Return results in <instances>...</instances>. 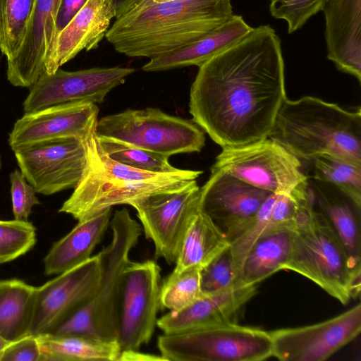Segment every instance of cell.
<instances>
[{
    "instance_id": "4",
    "label": "cell",
    "mask_w": 361,
    "mask_h": 361,
    "mask_svg": "<svg viewBox=\"0 0 361 361\" xmlns=\"http://www.w3.org/2000/svg\"><path fill=\"white\" fill-rule=\"evenodd\" d=\"M111 243L98 254L99 279L92 297L48 332L79 334L106 341H117L120 290L129 255L138 243L141 226L129 211L116 210L110 221Z\"/></svg>"
},
{
    "instance_id": "38",
    "label": "cell",
    "mask_w": 361,
    "mask_h": 361,
    "mask_svg": "<svg viewBox=\"0 0 361 361\" xmlns=\"http://www.w3.org/2000/svg\"><path fill=\"white\" fill-rule=\"evenodd\" d=\"M9 178L14 219L28 221L32 207L40 204L37 192L20 171L11 172Z\"/></svg>"
},
{
    "instance_id": "1",
    "label": "cell",
    "mask_w": 361,
    "mask_h": 361,
    "mask_svg": "<svg viewBox=\"0 0 361 361\" xmlns=\"http://www.w3.org/2000/svg\"><path fill=\"white\" fill-rule=\"evenodd\" d=\"M190 91L192 121L221 148L267 138L286 98L281 42L269 25L198 67Z\"/></svg>"
},
{
    "instance_id": "33",
    "label": "cell",
    "mask_w": 361,
    "mask_h": 361,
    "mask_svg": "<svg viewBox=\"0 0 361 361\" xmlns=\"http://www.w3.org/2000/svg\"><path fill=\"white\" fill-rule=\"evenodd\" d=\"M202 293L200 270L195 268L172 272L160 288V306L171 312H178L200 299Z\"/></svg>"
},
{
    "instance_id": "28",
    "label": "cell",
    "mask_w": 361,
    "mask_h": 361,
    "mask_svg": "<svg viewBox=\"0 0 361 361\" xmlns=\"http://www.w3.org/2000/svg\"><path fill=\"white\" fill-rule=\"evenodd\" d=\"M36 293L22 280H0V336L7 342L30 334Z\"/></svg>"
},
{
    "instance_id": "43",
    "label": "cell",
    "mask_w": 361,
    "mask_h": 361,
    "mask_svg": "<svg viewBox=\"0 0 361 361\" xmlns=\"http://www.w3.org/2000/svg\"><path fill=\"white\" fill-rule=\"evenodd\" d=\"M172 1L174 0H139L133 7V8L127 13L139 11L154 5L161 4Z\"/></svg>"
},
{
    "instance_id": "39",
    "label": "cell",
    "mask_w": 361,
    "mask_h": 361,
    "mask_svg": "<svg viewBox=\"0 0 361 361\" xmlns=\"http://www.w3.org/2000/svg\"><path fill=\"white\" fill-rule=\"evenodd\" d=\"M40 348L37 336L29 334L10 342L2 351L0 361H39Z\"/></svg>"
},
{
    "instance_id": "3",
    "label": "cell",
    "mask_w": 361,
    "mask_h": 361,
    "mask_svg": "<svg viewBox=\"0 0 361 361\" xmlns=\"http://www.w3.org/2000/svg\"><path fill=\"white\" fill-rule=\"evenodd\" d=\"M268 137L299 159L330 154L361 165V109L348 111L312 96L286 97Z\"/></svg>"
},
{
    "instance_id": "7",
    "label": "cell",
    "mask_w": 361,
    "mask_h": 361,
    "mask_svg": "<svg viewBox=\"0 0 361 361\" xmlns=\"http://www.w3.org/2000/svg\"><path fill=\"white\" fill-rule=\"evenodd\" d=\"M96 135L168 157L200 152L206 141L204 131L194 122L151 107L102 117L97 121Z\"/></svg>"
},
{
    "instance_id": "44",
    "label": "cell",
    "mask_w": 361,
    "mask_h": 361,
    "mask_svg": "<svg viewBox=\"0 0 361 361\" xmlns=\"http://www.w3.org/2000/svg\"><path fill=\"white\" fill-rule=\"evenodd\" d=\"M9 343L7 342L6 340H4L1 336H0V357H1V355L2 353V351L4 350V349L6 348V346Z\"/></svg>"
},
{
    "instance_id": "11",
    "label": "cell",
    "mask_w": 361,
    "mask_h": 361,
    "mask_svg": "<svg viewBox=\"0 0 361 361\" xmlns=\"http://www.w3.org/2000/svg\"><path fill=\"white\" fill-rule=\"evenodd\" d=\"M13 151L27 181L44 195L75 188L87 168L86 144L76 137L42 141Z\"/></svg>"
},
{
    "instance_id": "18",
    "label": "cell",
    "mask_w": 361,
    "mask_h": 361,
    "mask_svg": "<svg viewBox=\"0 0 361 361\" xmlns=\"http://www.w3.org/2000/svg\"><path fill=\"white\" fill-rule=\"evenodd\" d=\"M114 18L111 0H87L56 37L44 62V73H54L84 49L97 48Z\"/></svg>"
},
{
    "instance_id": "34",
    "label": "cell",
    "mask_w": 361,
    "mask_h": 361,
    "mask_svg": "<svg viewBox=\"0 0 361 361\" xmlns=\"http://www.w3.org/2000/svg\"><path fill=\"white\" fill-rule=\"evenodd\" d=\"M37 240L36 228L28 221L0 220V264L30 251Z\"/></svg>"
},
{
    "instance_id": "21",
    "label": "cell",
    "mask_w": 361,
    "mask_h": 361,
    "mask_svg": "<svg viewBox=\"0 0 361 361\" xmlns=\"http://www.w3.org/2000/svg\"><path fill=\"white\" fill-rule=\"evenodd\" d=\"M258 285L243 286L204 295L190 306L168 312L157 321L164 334H173L231 321L257 293Z\"/></svg>"
},
{
    "instance_id": "23",
    "label": "cell",
    "mask_w": 361,
    "mask_h": 361,
    "mask_svg": "<svg viewBox=\"0 0 361 361\" xmlns=\"http://www.w3.org/2000/svg\"><path fill=\"white\" fill-rule=\"evenodd\" d=\"M252 28L241 16L233 14L219 27L203 37L186 46L150 59L142 66V70L157 72L190 66L200 67L215 55L240 40Z\"/></svg>"
},
{
    "instance_id": "9",
    "label": "cell",
    "mask_w": 361,
    "mask_h": 361,
    "mask_svg": "<svg viewBox=\"0 0 361 361\" xmlns=\"http://www.w3.org/2000/svg\"><path fill=\"white\" fill-rule=\"evenodd\" d=\"M160 267L153 260L130 261L121 280L117 342L121 351L137 350L151 340L160 306Z\"/></svg>"
},
{
    "instance_id": "29",
    "label": "cell",
    "mask_w": 361,
    "mask_h": 361,
    "mask_svg": "<svg viewBox=\"0 0 361 361\" xmlns=\"http://www.w3.org/2000/svg\"><path fill=\"white\" fill-rule=\"evenodd\" d=\"M88 166L110 178L127 180L160 181L171 179L196 180L202 171L180 169L177 172L168 173H153L136 169L109 158L99 146L95 134L86 142Z\"/></svg>"
},
{
    "instance_id": "6",
    "label": "cell",
    "mask_w": 361,
    "mask_h": 361,
    "mask_svg": "<svg viewBox=\"0 0 361 361\" xmlns=\"http://www.w3.org/2000/svg\"><path fill=\"white\" fill-rule=\"evenodd\" d=\"M157 347L165 360L261 361L272 357L269 331L232 321L163 334Z\"/></svg>"
},
{
    "instance_id": "5",
    "label": "cell",
    "mask_w": 361,
    "mask_h": 361,
    "mask_svg": "<svg viewBox=\"0 0 361 361\" xmlns=\"http://www.w3.org/2000/svg\"><path fill=\"white\" fill-rule=\"evenodd\" d=\"M301 205L293 228L291 253L284 269L318 285L343 305L360 293L348 253L326 217L314 209L312 194Z\"/></svg>"
},
{
    "instance_id": "40",
    "label": "cell",
    "mask_w": 361,
    "mask_h": 361,
    "mask_svg": "<svg viewBox=\"0 0 361 361\" xmlns=\"http://www.w3.org/2000/svg\"><path fill=\"white\" fill-rule=\"evenodd\" d=\"M86 1L87 0H61L56 17L53 44L59 33L68 25Z\"/></svg>"
},
{
    "instance_id": "27",
    "label": "cell",
    "mask_w": 361,
    "mask_h": 361,
    "mask_svg": "<svg viewBox=\"0 0 361 361\" xmlns=\"http://www.w3.org/2000/svg\"><path fill=\"white\" fill-rule=\"evenodd\" d=\"M39 361H118L121 350L117 341H106L79 335L37 336Z\"/></svg>"
},
{
    "instance_id": "14",
    "label": "cell",
    "mask_w": 361,
    "mask_h": 361,
    "mask_svg": "<svg viewBox=\"0 0 361 361\" xmlns=\"http://www.w3.org/2000/svg\"><path fill=\"white\" fill-rule=\"evenodd\" d=\"M271 193L225 171L213 170L200 188V209L214 221L230 243L250 224Z\"/></svg>"
},
{
    "instance_id": "16",
    "label": "cell",
    "mask_w": 361,
    "mask_h": 361,
    "mask_svg": "<svg viewBox=\"0 0 361 361\" xmlns=\"http://www.w3.org/2000/svg\"><path fill=\"white\" fill-rule=\"evenodd\" d=\"M99 279L96 255L37 287L30 334L37 336L48 332L82 306L93 295Z\"/></svg>"
},
{
    "instance_id": "42",
    "label": "cell",
    "mask_w": 361,
    "mask_h": 361,
    "mask_svg": "<svg viewBox=\"0 0 361 361\" xmlns=\"http://www.w3.org/2000/svg\"><path fill=\"white\" fill-rule=\"evenodd\" d=\"M139 0H111L115 12V18H118L130 11Z\"/></svg>"
},
{
    "instance_id": "25",
    "label": "cell",
    "mask_w": 361,
    "mask_h": 361,
    "mask_svg": "<svg viewBox=\"0 0 361 361\" xmlns=\"http://www.w3.org/2000/svg\"><path fill=\"white\" fill-rule=\"evenodd\" d=\"M293 228H267L250 248L243 264L242 286L258 285L284 269L293 245Z\"/></svg>"
},
{
    "instance_id": "24",
    "label": "cell",
    "mask_w": 361,
    "mask_h": 361,
    "mask_svg": "<svg viewBox=\"0 0 361 361\" xmlns=\"http://www.w3.org/2000/svg\"><path fill=\"white\" fill-rule=\"evenodd\" d=\"M111 207L78 221L65 236L55 242L44 258V274L58 275L83 263L102 241L111 221Z\"/></svg>"
},
{
    "instance_id": "2",
    "label": "cell",
    "mask_w": 361,
    "mask_h": 361,
    "mask_svg": "<svg viewBox=\"0 0 361 361\" xmlns=\"http://www.w3.org/2000/svg\"><path fill=\"white\" fill-rule=\"evenodd\" d=\"M233 15L231 0H174L126 13L105 37L118 53L150 59L203 37Z\"/></svg>"
},
{
    "instance_id": "30",
    "label": "cell",
    "mask_w": 361,
    "mask_h": 361,
    "mask_svg": "<svg viewBox=\"0 0 361 361\" xmlns=\"http://www.w3.org/2000/svg\"><path fill=\"white\" fill-rule=\"evenodd\" d=\"M36 0H0V51L7 61L23 43Z\"/></svg>"
},
{
    "instance_id": "35",
    "label": "cell",
    "mask_w": 361,
    "mask_h": 361,
    "mask_svg": "<svg viewBox=\"0 0 361 361\" xmlns=\"http://www.w3.org/2000/svg\"><path fill=\"white\" fill-rule=\"evenodd\" d=\"M204 295H210L240 286L228 246L200 270Z\"/></svg>"
},
{
    "instance_id": "36",
    "label": "cell",
    "mask_w": 361,
    "mask_h": 361,
    "mask_svg": "<svg viewBox=\"0 0 361 361\" xmlns=\"http://www.w3.org/2000/svg\"><path fill=\"white\" fill-rule=\"evenodd\" d=\"M271 205V193L267 197L250 224L230 243L233 265L240 286L241 269L252 246L267 228Z\"/></svg>"
},
{
    "instance_id": "26",
    "label": "cell",
    "mask_w": 361,
    "mask_h": 361,
    "mask_svg": "<svg viewBox=\"0 0 361 361\" xmlns=\"http://www.w3.org/2000/svg\"><path fill=\"white\" fill-rule=\"evenodd\" d=\"M229 245L224 232L199 208L186 231L173 272L201 270Z\"/></svg>"
},
{
    "instance_id": "19",
    "label": "cell",
    "mask_w": 361,
    "mask_h": 361,
    "mask_svg": "<svg viewBox=\"0 0 361 361\" xmlns=\"http://www.w3.org/2000/svg\"><path fill=\"white\" fill-rule=\"evenodd\" d=\"M60 2L36 0L21 47L16 56L7 61V79L13 86L30 88L44 73Z\"/></svg>"
},
{
    "instance_id": "41",
    "label": "cell",
    "mask_w": 361,
    "mask_h": 361,
    "mask_svg": "<svg viewBox=\"0 0 361 361\" xmlns=\"http://www.w3.org/2000/svg\"><path fill=\"white\" fill-rule=\"evenodd\" d=\"M152 360H165L164 357L159 355H154L139 352L137 350L121 351L120 353L118 361H152Z\"/></svg>"
},
{
    "instance_id": "32",
    "label": "cell",
    "mask_w": 361,
    "mask_h": 361,
    "mask_svg": "<svg viewBox=\"0 0 361 361\" xmlns=\"http://www.w3.org/2000/svg\"><path fill=\"white\" fill-rule=\"evenodd\" d=\"M97 140L109 158L121 164L158 173H174L180 169L173 166L164 155L109 137L97 136Z\"/></svg>"
},
{
    "instance_id": "22",
    "label": "cell",
    "mask_w": 361,
    "mask_h": 361,
    "mask_svg": "<svg viewBox=\"0 0 361 361\" xmlns=\"http://www.w3.org/2000/svg\"><path fill=\"white\" fill-rule=\"evenodd\" d=\"M314 202L331 223L348 255L350 267L361 275L360 209L335 185L315 179L308 180Z\"/></svg>"
},
{
    "instance_id": "37",
    "label": "cell",
    "mask_w": 361,
    "mask_h": 361,
    "mask_svg": "<svg viewBox=\"0 0 361 361\" xmlns=\"http://www.w3.org/2000/svg\"><path fill=\"white\" fill-rule=\"evenodd\" d=\"M328 0H270L269 11L276 19L285 20L288 32L300 29L313 16L322 11Z\"/></svg>"
},
{
    "instance_id": "8",
    "label": "cell",
    "mask_w": 361,
    "mask_h": 361,
    "mask_svg": "<svg viewBox=\"0 0 361 361\" xmlns=\"http://www.w3.org/2000/svg\"><path fill=\"white\" fill-rule=\"evenodd\" d=\"M213 170L225 171L272 193H291L308 183L300 159L269 137L222 148Z\"/></svg>"
},
{
    "instance_id": "17",
    "label": "cell",
    "mask_w": 361,
    "mask_h": 361,
    "mask_svg": "<svg viewBox=\"0 0 361 361\" xmlns=\"http://www.w3.org/2000/svg\"><path fill=\"white\" fill-rule=\"evenodd\" d=\"M99 108L95 103L79 101L51 106L24 114L8 135L11 149L62 137L86 142L96 134Z\"/></svg>"
},
{
    "instance_id": "15",
    "label": "cell",
    "mask_w": 361,
    "mask_h": 361,
    "mask_svg": "<svg viewBox=\"0 0 361 361\" xmlns=\"http://www.w3.org/2000/svg\"><path fill=\"white\" fill-rule=\"evenodd\" d=\"M190 181L179 178L160 181L110 178L90 169L87 164L83 177L59 212L68 214L75 219L82 221L115 205H130L154 193L180 189Z\"/></svg>"
},
{
    "instance_id": "31",
    "label": "cell",
    "mask_w": 361,
    "mask_h": 361,
    "mask_svg": "<svg viewBox=\"0 0 361 361\" xmlns=\"http://www.w3.org/2000/svg\"><path fill=\"white\" fill-rule=\"evenodd\" d=\"M313 161V179L335 185L361 207V165L330 154H322Z\"/></svg>"
},
{
    "instance_id": "20",
    "label": "cell",
    "mask_w": 361,
    "mask_h": 361,
    "mask_svg": "<svg viewBox=\"0 0 361 361\" xmlns=\"http://www.w3.org/2000/svg\"><path fill=\"white\" fill-rule=\"evenodd\" d=\"M327 58L361 82V0H328L322 10Z\"/></svg>"
},
{
    "instance_id": "12",
    "label": "cell",
    "mask_w": 361,
    "mask_h": 361,
    "mask_svg": "<svg viewBox=\"0 0 361 361\" xmlns=\"http://www.w3.org/2000/svg\"><path fill=\"white\" fill-rule=\"evenodd\" d=\"M361 331V305L324 322L269 332L272 356L282 361H324Z\"/></svg>"
},
{
    "instance_id": "13",
    "label": "cell",
    "mask_w": 361,
    "mask_h": 361,
    "mask_svg": "<svg viewBox=\"0 0 361 361\" xmlns=\"http://www.w3.org/2000/svg\"><path fill=\"white\" fill-rule=\"evenodd\" d=\"M134 72L132 68L116 66L75 71L59 68L50 75L42 73L30 87L23 104V112L79 101L102 103L110 91Z\"/></svg>"
},
{
    "instance_id": "45",
    "label": "cell",
    "mask_w": 361,
    "mask_h": 361,
    "mask_svg": "<svg viewBox=\"0 0 361 361\" xmlns=\"http://www.w3.org/2000/svg\"><path fill=\"white\" fill-rule=\"evenodd\" d=\"M1 168V157H0V169Z\"/></svg>"
},
{
    "instance_id": "10",
    "label": "cell",
    "mask_w": 361,
    "mask_h": 361,
    "mask_svg": "<svg viewBox=\"0 0 361 361\" xmlns=\"http://www.w3.org/2000/svg\"><path fill=\"white\" fill-rule=\"evenodd\" d=\"M130 206L137 211L145 237L154 243L155 257L175 263L189 224L200 208L196 180L178 190L142 197Z\"/></svg>"
}]
</instances>
